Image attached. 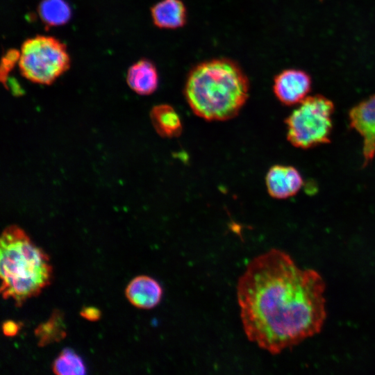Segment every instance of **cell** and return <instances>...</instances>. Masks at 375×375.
I'll return each mask as SVG.
<instances>
[{"label": "cell", "mask_w": 375, "mask_h": 375, "mask_svg": "<svg viewBox=\"0 0 375 375\" xmlns=\"http://www.w3.org/2000/svg\"><path fill=\"white\" fill-rule=\"evenodd\" d=\"M324 290L317 272L299 267L283 251L272 249L256 256L237 285L247 338L278 354L317 334L326 317Z\"/></svg>", "instance_id": "6da1fadb"}, {"label": "cell", "mask_w": 375, "mask_h": 375, "mask_svg": "<svg viewBox=\"0 0 375 375\" xmlns=\"http://www.w3.org/2000/svg\"><path fill=\"white\" fill-rule=\"evenodd\" d=\"M248 78L235 61L215 58L195 65L189 72L184 95L192 110L208 121L235 117L246 103Z\"/></svg>", "instance_id": "7a4b0ae2"}, {"label": "cell", "mask_w": 375, "mask_h": 375, "mask_svg": "<svg viewBox=\"0 0 375 375\" xmlns=\"http://www.w3.org/2000/svg\"><path fill=\"white\" fill-rule=\"evenodd\" d=\"M1 294L17 306L38 296L51 281L49 256L20 227L7 226L0 240Z\"/></svg>", "instance_id": "3957f363"}, {"label": "cell", "mask_w": 375, "mask_h": 375, "mask_svg": "<svg viewBox=\"0 0 375 375\" xmlns=\"http://www.w3.org/2000/svg\"><path fill=\"white\" fill-rule=\"evenodd\" d=\"M334 110V103L324 96L307 97L285 120L288 140L303 149L329 143Z\"/></svg>", "instance_id": "277c9868"}, {"label": "cell", "mask_w": 375, "mask_h": 375, "mask_svg": "<svg viewBox=\"0 0 375 375\" xmlns=\"http://www.w3.org/2000/svg\"><path fill=\"white\" fill-rule=\"evenodd\" d=\"M19 51L20 73L35 83L50 85L70 66L65 44L52 36L38 35L30 38L22 43Z\"/></svg>", "instance_id": "5b68a950"}, {"label": "cell", "mask_w": 375, "mask_h": 375, "mask_svg": "<svg viewBox=\"0 0 375 375\" xmlns=\"http://www.w3.org/2000/svg\"><path fill=\"white\" fill-rule=\"evenodd\" d=\"M349 125L362 138L363 167L375 158V94L353 106L349 112Z\"/></svg>", "instance_id": "8992f818"}, {"label": "cell", "mask_w": 375, "mask_h": 375, "mask_svg": "<svg viewBox=\"0 0 375 375\" xmlns=\"http://www.w3.org/2000/svg\"><path fill=\"white\" fill-rule=\"evenodd\" d=\"M310 76L300 69H289L277 74L273 90L278 101L285 106L299 104L311 89Z\"/></svg>", "instance_id": "52a82bcc"}, {"label": "cell", "mask_w": 375, "mask_h": 375, "mask_svg": "<svg viewBox=\"0 0 375 375\" xmlns=\"http://www.w3.org/2000/svg\"><path fill=\"white\" fill-rule=\"evenodd\" d=\"M265 183L272 197L285 199L295 195L301 188L303 181L295 167L276 165L268 170Z\"/></svg>", "instance_id": "ba28073f"}, {"label": "cell", "mask_w": 375, "mask_h": 375, "mask_svg": "<svg viewBox=\"0 0 375 375\" xmlns=\"http://www.w3.org/2000/svg\"><path fill=\"white\" fill-rule=\"evenodd\" d=\"M126 297L135 307L140 309H151L162 300L163 290L161 285L153 278L140 275L131 281L125 290Z\"/></svg>", "instance_id": "9c48e42d"}, {"label": "cell", "mask_w": 375, "mask_h": 375, "mask_svg": "<svg viewBox=\"0 0 375 375\" xmlns=\"http://www.w3.org/2000/svg\"><path fill=\"white\" fill-rule=\"evenodd\" d=\"M126 82L129 88L137 94H151L158 85V74L156 66L147 59L137 61L128 68Z\"/></svg>", "instance_id": "30bf717a"}, {"label": "cell", "mask_w": 375, "mask_h": 375, "mask_svg": "<svg viewBox=\"0 0 375 375\" xmlns=\"http://www.w3.org/2000/svg\"><path fill=\"white\" fill-rule=\"evenodd\" d=\"M153 24L158 28L175 29L185 25L186 8L181 0H162L151 8Z\"/></svg>", "instance_id": "8fae6325"}, {"label": "cell", "mask_w": 375, "mask_h": 375, "mask_svg": "<svg viewBox=\"0 0 375 375\" xmlns=\"http://www.w3.org/2000/svg\"><path fill=\"white\" fill-rule=\"evenodd\" d=\"M150 118L156 131L162 137H178L183 131L178 114L168 104L155 106L150 112Z\"/></svg>", "instance_id": "7c38bea8"}, {"label": "cell", "mask_w": 375, "mask_h": 375, "mask_svg": "<svg viewBox=\"0 0 375 375\" xmlns=\"http://www.w3.org/2000/svg\"><path fill=\"white\" fill-rule=\"evenodd\" d=\"M35 335L40 347L62 340L67 335L62 314L55 310L47 322L38 325L35 330Z\"/></svg>", "instance_id": "4fadbf2b"}, {"label": "cell", "mask_w": 375, "mask_h": 375, "mask_svg": "<svg viewBox=\"0 0 375 375\" xmlns=\"http://www.w3.org/2000/svg\"><path fill=\"white\" fill-rule=\"evenodd\" d=\"M38 14L46 25L56 26L65 24L72 11L65 0H42L38 6Z\"/></svg>", "instance_id": "5bb4252c"}, {"label": "cell", "mask_w": 375, "mask_h": 375, "mask_svg": "<svg viewBox=\"0 0 375 375\" xmlns=\"http://www.w3.org/2000/svg\"><path fill=\"white\" fill-rule=\"evenodd\" d=\"M52 370L58 375H83L86 367L83 359L72 349H64L55 359Z\"/></svg>", "instance_id": "9a60e30c"}, {"label": "cell", "mask_w": 375, "mask_h": 375, "mask_svg": "<svg viewBox=\"0 0 375 375\" xmlns=\"http://www.w3.org/2000/svg\"><path fill=\"white\" fill-rule=\"evenodd\" d=\"M20 56V51L14 49L8 50L2 58L1 64V81L6 85L9 72L13 69L15 65L18 63Z\"/></svg>", "instance_id": "2e32d148"}, {"label": "cell", "mask_w": 375, "mask_h": 375, "mask_svg": "<svg viewBox=\"0 0 375 375\" xmlns=\"http://www.w3.org/2000/svg\"><path fill=\"white\" fill-rule=\"evenodd\" d=\"M80 315L85 319L94 322L97 321L101 317V311L97 308L94 307H84L81 312Z\"/></svg>", "instance_id": "e0dca14e"}, {"label": "cell", "mask_w": 375, "mask_h": 375, "mask_svg": "<svg viewBox=\"0 0 375 375\" xmlns=\"http://www.w3.org/2000/svg\"><path fill=\"white\" fill-rule=\"evenodd\" d=\"M19 329V327L18 324L12 320H6L2 324L3 333L8 337L16 335Z\"/></svg>", "instance_id": "ac0fdd59"}]
</instances>
